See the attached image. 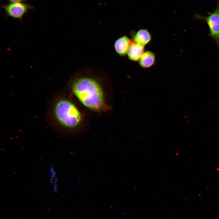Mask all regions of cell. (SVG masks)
<instances>
[{
    "label": "cell",
    "instance_id": "6da1fadb",
    "mask_svg": "<svg viewBox=\"0 0 219 219\" xmlns=\"http://www.w3.org/2000/svg\"><path fill=\"white\" fill-rule=\"evenodd\" d=\"M73 93L85 106L100 112L107 109L102 87L94 77L82 73H78L71 83Z\"/></svg>",
    "mask_w": 219,
    "mask_h": 219
},
{
    "label": "cell",
    "instance_id": "7a4b0ae2",
    "mask_svg": "<svg viewBox=\"0 0 219 219\" xmlns=\"http://www.w3.org/2000/svg\"><path fill=\"white\" fill-rule=\"evenodd\" d=\"M54 113L59 123L67 128L77 127L82 120L81 115L78 108L72 102L65 99H61L55 103Z\"/></svg>",
    "mask_w": 219,
    "mask_h": 219
},
{
    "label": "cell",
    "instance_id": "3957f363",
    "mask_svg": "<svg viewBox=\"0 0 219 219\" xmlns=\"http://www.w3.org/2000/svg\"><path fill=\"white\" fill-rule=\"evenodd\" d=\"M197 19L204 20L209 28L211 36L219 46V2L215 10L207 16L195 14Z\"/></svg>",
    "mask_w": 219,
    "mask_h": 219
},
{
    "label": "cell",
    "instance_id": "277c9868",
    "mask_svg": "<svg viewBox=\"0 0 219 219\" xmlns=\"http://www.w3.org/2000/svg\"><path fill=\"white\" fill-rule=\"evenodd\" d=\"M7 14L16 19H21L30 7L19 2L12 3L3 7Z\"/></svg>",
    "mask_w": 219,
    "mask_h": 219
},
{
    "label": "cell",
    "instance_id": "5b68a950",
    "mask_svg": "<svg viewBox=\"0 0 219 219\" xmlns=\"http://www.w3.org/2000/svg\"><path fill=\"white\" fill-rule=\"evenodd\" d=\"M132 42L127 36H123L118 39L114 43L116 53L120 55L123 56L127 54L129 48Z\"/></svg>",
    "mask_w": 219,
    "mask_h": 219
},
{
    "label": "cell",
    "instance_id": "8992f818",
    "mask_svg": "<svg viewBox=\"0 0 219 219\" xmlns=\"http://www.w3.org/2000/svg\"><path fill=\"white\" fill-rule=\"evenodd\" d=\"M144 50L143 46L134 42H132L127 52L128 57L132 61H138L143 54Z\"/></svg>",
    "mask_w": 219,
    "mask_h": 219
},
{
    "label": "cell",
    "instance_id": "52a82bcc",
    "mask_svg": "<svg viewBox=\"0 0 219 219\" xmlns=\"http://www.w3.org/2000/svg\"><path fill=\"white\" fill-rule=\"evenodd\" d=\"M151 40L150 33L145 29L139 30L133 38L134 42L143 47L147 44Z\"/></svg>",
    "mask_w": 219,
    "mask_h": 219
},
{
    "label": "cell",
    "instance_id": "ba28073f",
    "mask_svg": "<svg viewBox=\"0 0 219 219\" xmlns=\"http://www.w3.org/2000/svg\"><path fill=\"white\" fill-rule=\"evenodd\" d=\"M155 60V54L151 52L147 51L142 55L139 60V63L143 68H149L154 64Z\"/></svg>",
    "mask_w": 219,
    "mask_h": 219
},
{
    "label": "cell",
    "instance_id": "9c48e42d",
    "mask_svg": "<svg viewBox=\"0 0 219 219\" xmlns=\"http://www.w3.org/2000/svg\"><path fill=\"white\" fill-rule=\"evenodd\" d=\"M12 3L18 2H21L22 0H9Z\"/></svg>",
    "mask_w": 219,
    "mask_h": 219
}]
</instances>
